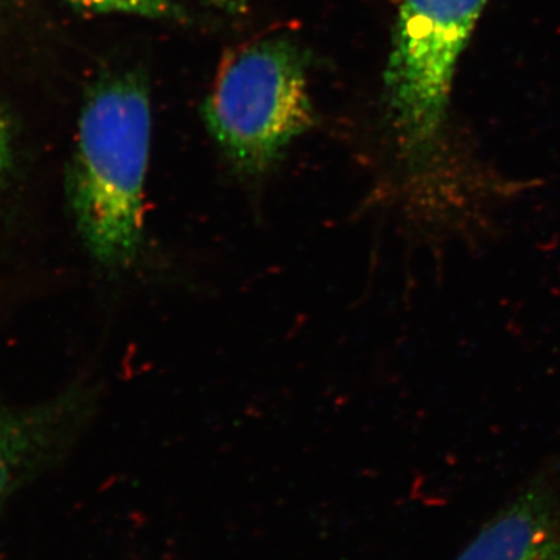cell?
<instances>
[{
  "mask_svg": "<svg viewBox=\"0 0 560 560\" xmlns=\"http://www.w3.org/2000/svg\"><path fill=\"white\" fill-rule=\"evenodd\" d=\"M456 560H560V517L548 486L523 490Z\"/></svg>",
  "mask_w": 560,
  "mask_h": 560,
  "instance_id": "cell-4",
  "label": "cell"
},
{
  "mask_svg": "<svg viewBox=\"0 0 560 560\" xmlns=\"http://www.w3.org/2000/svg\"><path fill=\"white\" fill-rule=\"evenodd\" d=\"M488 0H401L386 105L412 179H430L456 66Z\"/></svg>",
  "mask_w": 560,
  "mask_h": 560,
  "instance_id": "cell-3",
  "label": "cell"
},
{
  "mask_svg": "<svg viewBox=\"0 0 560 560\" xmlns=\"http://www.w3.org/2000/svg\"><path fill=\"white\" fill-rule=\"evenodd\" d=\"M81 9L97 13L132 14L149 20H179L184 16L172 0H69Z\"/></svg>",
  "mask_w": 560,
  "mask_h": 560,
  "instance_id": "cell-6",
  "label": "cell"
},
{
  "mask_svg": "<svg viewBox=\"0 0 560 560\" xmlns=\"http://www.w3.org/2000/svg\"><path fill=\"white\" fill-rule=\"evenodd\" d=\"M90 401L86 394L73 390L39 410H0V508L60 447Z\"/></svg>",
  "mask_w": 560,
  "mask_h": 560,
  "instance_id": "cell-5",
  "label": "cell"
},
{
  "mask_svg": "<svg viewBox=\"0 0 560 560\" xmlns=\"http://www.w3.org/2000/svg\"><path fill=\"white\" fill-rule=\"evenodd\" d=\"M150 140L145 81L131 72L101 81L81 110L69 191L84 245L113 275L131 270L143 250Z\"/></svg>",
  "mask_w": 560,
  "mask_h": 560,
  "instance_id": "cell-1",
  "label": "cell"
},
{
  "mask_svg": "<svg viewBox=\"0 0 560 560\" xmlns=\"http://www.w3.org/2000/svg\"><path fill=\"white\" fill-rule=\"evenodd\" d=\"M202 117L237 171H270L313 124L307 65L296 43L267 38L232 51L217 73Z\"/></svg>",
  "mask_w": 560,
  "mask_h": 560,
  "instance_id": "cell-2",
  "label": "cell"
},
{
  "mask_svg": "<svg viewBox=\"0 0 560 560\" xmlns=\"http://www.w3.org/2000/svg\"><path fill=\"white\" fill-rule=\"evenodd\" d=\"M11 165V127L3 110L0 109V190L5 184Z\"/></svg>",
  "mask_w": 560,
  "mask_h": 560,
  "instance_id": "cell-7",
  "label": "cell"
},
{
  "mask_svg": "<svg viewBox=\"0 0 560 560\" xmlns=\"http://www.w3.org/2000/svg\"><path fill=\"white\" fill-rule=\"evenodd\" d=\"M208 2L228 13H243L248 9L250 0H208Z\"/></svg>",
  "mask_w": 560,
  "mask_h": 560,
  "instance_id": "cell-8",
  "label": "cell"
}]
</instances>
